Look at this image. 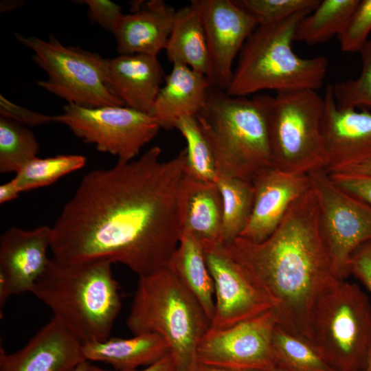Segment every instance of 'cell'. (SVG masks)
<instances>
[{
  "label": "cell",
  "mask_w": 371,
  "mask_h": 371,
  "mask_svg": "<svg viewBox=\"0 0 371 371\" xmlns=\"http://www.w3.org/2000/svg\"><path fill=\"white\" fill-rule=\"evenodd\" d=\"M161 153L154 146L85 175L52 227L53 258L117 262L139 278L167 267L182 234L178 192L186 150L168 161Z\"/></svg>",
  "instance_id": "6da1fadb"
},
{
  "label": "cell",
  "mask_w": 371,
  "mask_h": 371,
  "mask_svg": "<svg viewBox=\"0 0 371 371\" xmlns=\"http://www.w3.org/2000/svg\"><path fill=\"white\" fill-rule=\"evenodd\" d=\"M273 303L276 325L313 344L312 317L321 296L338 280L323 243L311 188L291 207L267 239L240 236L223 245Z\"/></svg>",
  "instance_id": "7a4b0ae2"
},
{
  "label": "cell",
  "mask_w": 371,
  "mask_h": 371,
  "mask_svg": "<svg viewBox=\"0 0 371 371\" xmlns=\"http://www.w3.org/2000/svg\"><path fill=\"white\" fill-rule=\"evenodd\" d=\"M112 262H63L50 258L30 293L82 344L109 338L121 309Z\"/></svg>",
  "instance_id": "3957f363"
},
{
  "label": "cell",
  "mask_w": 371,
  "mask_h": 371,
  "mask_svg": "<svg viewBox=\"0 0 371 371\" xmlns=\"http://www.w3.org/2000/svg\"><path fill=\"white\" fill-rule=\"evenodd\" d=\"M269 97H234L212 87L196 118L212 150L218 175L252 181L272 166Z\"/></svg>",
  "instance_id": "277c9868"
},
{
  "label": "cell",
  "mask_w": 371,
  "mask_h": 371,
  "mask_svg": "<svg viewBox=\"0 0 371 371\" xmlns=\"http://www.w3.org/2000/svg\"><path fill=\"white\" fill-rule=\"evenodd\" d=\"M308 14L259 25L245 42L225 92L230 96L246 97L263 90L278 93L320 89L328 71L327 58H302L292 47L297 26Z\"/></svg>",
  "instance_id": "5b68a950"
},
{
  "label": "cell",
  "mask_w": 371,
  "mask_h": 371,
  "mask_svg": "<svg viewBox=\"0 0 371 371\" xmlns=\"http://www.w3.org/2000/svg\"><path fill=\"white\" fill-rule=\"evenodd\" d=\"M126 325L134 335L163 337L177 371H189L210 322L199 302L165 267L139 278Z\"/></svg>",
  "instance_id": "8992f818"
},
{
  "label": "cell",
  "mask_w": 371,
  "mask_h": 371,
  "mask_svg": "<svg viewBox=\"0 0 371 371\" xmlns=\"http://www.w3.org/2000/svg\"><path fill=\"white\" fill-rule=\"evenodd\" d=\"M325 103L317 91L295 90L269 97V125L272 166L309 175L325 170Z\"/></svg>",
  "instance_id": "52a82bcc"
},
{
  "label": "cell",
  "mask_w": 371,
  "mask_h": 371,
  "mask_svg": "<svg viewBox=\"0 0 371 371\" xmlns=\"http://www.w3.org/2000/svg\"><path fill=\"white\" fill-rule=\"evenodd\" d=\"M313 344L335 371H360L371 348V305L355 283L336 281L312 317Z\"/></svg>",
  "instance_id": "ba28073f"
},
{
  "label": "cell",
  "mask_w": 371,
  "mask_h": 371,
  "mask_svg": "<svg viewBox=\"0 0 371 371\" xmlns=\"http://www.w3.org/2000/svg\"><path fill=\"white\" fill-rule=\"evenodd\" d=\"M14 34L33 51V59L47 74V80L38 82L41 88L68 104L82 107L125 106L108 85L106 58L80 47L65 46L53 36L45 41Z\"/></svg>",
  "instance_id": "9c48e42d"
},
{
  "label": "cell",
  "mask_w": 371,
  "mask_h": 371,
  "mask_svg": "<svg viewBox=\"0 0 371 371\" xmlns=\"http://www.w3.org/2000/svg\"><path fill=\"white\" fill-rule=\"evenodd\" d=\"M317 199L321 236L335 276L350 273L353 251L371 240V205L339 188L325 170L308 175Z\"/></svg>",
  "instance_id": "30bf717a"
},
{
  "label": "cell",
  "mask_w": 371,
  "mask_h": 371,
  "mask_svg": "<svg viewBox=\"0 0 371 371\" xmlns=\"http://www.w3.org/2000/svg\"><path fill=\"white\" fill-rule=\"evenodd\" d=\"M54 122L66 125L86 143L130 161L150 142L160 126L149 114L126 106L82 107L68 104Z\"/></svg>",
  "instance_id": "8fae6325"
},
{
  "label": "cell",
  "mask_w": 371,
  "mask_h": 371,
  "mask_svg": "<svg viewBox=\"0 0 371 371\" xmlns=\"http://www.w3.org/2000/svg\"><path fill=\"white\" fill-rule=\"evenodd\" d=\"M276 326L271 309L226 328L210 327L197 346L195 361L236 370L273 371Z\"/></svg>",
  "instance_id": "7c38bea8"
},
{
  "label": "cell",
  "mask_w": 371,
  "mask_h": 371,
  "mask_svg": "<svg viewBox=\"0 0 371 371\" xmlns=\"http://www.w3.org/2000/svg\"><path fill=\"white\" fill-rule=\"evenodd\" d=\"M203 249L214 284L211 328H226L273 308V302L227 253L223 244Z\"/></svg>",
  "instance_id": "4fadbf2b"
},
{
  "label": "cell",
  "mask_w": 371,
  "mask_h": 371,
  "mask_svg": "<svg viewBox=\"0 0 371 371\" xmlns=\"http://www.w3.org/2000/svg\"><path fill=\"white\" fill-rule=\"evenodd\" d=\"M203 21L210 59L209 80L226 91L236 57L258 23L235 0H193Z\"/></svg>",
  "instance_id": "5bb4252c"
},
{
  "label": "cell",
  "mask_w": 371,
  "mask_h": 371,
  "mask_svg": "<svg viewBox=\"0 0 371 371\" xmlns=\"http://www.w3.org/2000/svg\"><path fill=\"white\" fill-rule=\"evenodd\" d=\"M252 183V209L240 237L259 243L274 232L292 205L311 188V183L308 175L271 166L258 172Z\"/></svg>",
  "instance_id": "9a60e30c"
},
{
  "label": "cell",
  "mask_w": 371,
  "mask_h": 371,
  "mask_svg": "<svg viewBox=\"0 0 371 371\" xmlns=\"http://www.w3.org/2000/svg\"><path fill=\"white\" fill-rule=\"evenodd\" d=\"M324 99L326 171L332 174L371 157V109L339 108L331 85L326 86Z\"/></svg>",
  "instance_id": "2e32d148"
},
{
  "label": "cell",
  "mask_w": 371,
  "mask_h": 371,
  "mask_svg": "<svg viewBox=\"0 0 371 371\" xmlns=\"http://www.w3.org/2000/svg\"><path fill=\"white\" fill-rule=\"evenodd\" d=\"M82 344L52 317L19 350L0 347V371H71L86 360Z\"/></svg>",
  "instance_id": "e0dca14e"
},
{
  "label": "cell",
  "mask_w": 371,
  "mask_h": 371,
  "mask_svg": "<svg viewBox=\"0 0 371 371\" xmlns=\"http://www.w3.org/2000/svg\"><path fill=\"white\" fill-rule=\"evenodd\" d=\"M52 229L43 225L30 230L12 227L0 237V276L12 295L30 292L50 258Z\"/></svg>",
  "instance_id": "ac0fdd59"
},
{
  "label": "cell",
  "mask_w": 371,
  "mask_h": 371,
  "mask_svg": "<svg viewBox=\"0 0 371 371\" xmlns=\"http://www.w3.org/2000/svg\"><path fill=\"white\" fill-rule=\"evenodd\" d=\"M176 10L162 0H152L132 13L122 14L112 32L120 55L157 56L165 49Z\"/></svg>",
  "instance_id": "d6986e66"
},
{
  "label": "cell",
  "mask_w": 371,
  "mask_h": 371,
  "mask_svg": "<svg viewBox=\"0 0 371 371\" xmlns=\"http://www.w3.org/2000/svg\"><path fill=\"white\" fill-rule=\"evenodd\" d=\"M178 210L182 232L203 248L223 244V201L215 182L183 174L178 192Z\"/></svg>",
  "instance_id": "ffe728a7"
},
{
  "label": "cell",
  "mask_w": 371,
  "mask_h": 371,
  "mask_svg": "<svg viewBox=\"0 0 371 371\" xmlns=\"http://www.w3.org/2000/svg\"><path fill=\"white\" fill-rule=\"evenodd\" d=\"M164 78L157 56L137 54L107 59L112 92L126 106L149 115Z\"/></svg>",
  "instance_id": "44dd1931"
},
{
  "label": "cell",
  "mask_w": 371,
  "mask_h": 371,
  "mask_svg": "<svg viewBox=\"0 0 371 371\" xmlns=\"http://www.w3.org/2000/svg\"><path fill=\"white\" fill-rule=\"evenodd\" d=\"M164 80L150 115L160 128L170 130L180 118L196 116L212 86L205 76L181 64H173Z\"/></svg>",
  "instance_id": "7402d4cb"
},
{
  "label": "cell",
  "mask_w": 371,
  "mask_h": 371,
  "mask_svg": "<svg viewBox=\"0 0 371 371\" xmlns=\"http://www.w3.org/2000/svg\"><path fill=\"white\" fill-rule=\"evenodd\" d=\"M88 361H101L115 370H136L149 366L170 353L166 341L155 333H140L131 338H108L82 344Z\"/></svg>",
  "instance_id": "603a6c76"
},
{
  "label": "cell",
  "mask_w": 371,
  "mask_h": 371,
  "mask_svg": "<svg viewBox=\"0 0 371 371\" xmlns=\"http://www.w3.org/2000/svg\"><path fill=\"white\" fill-rule=\"evenodd\" d=\"M165 50L172 64L188 66L209 78L210 59L206 36L200 11L193 0L176 11Z\"/></svg>",
  "instance_id": "cb8c5ba5"
},
{
  "label": "cell",
  "mask_w": 371,
  "mask_h": 371,
  "mask_svg": "<svg viewBox=\"0 0 371 371\" xmlns=\"http://www.w3.org/2000/svg\"><path fill=\"white\" fill-rule=\"evenodd\" d=\"M167 267L199 302L211 323L214 311V284L203 247L189 234L182 232Z\"/></svg>",
  "instance_id": "d4e9b609"
},
{
  "label": "cell",
  "mask_w": 371,
  "mask_h": 371,
  "mask_svg": "<svg viewBox=\"0 0 371 371\" xmlns=\"http://www.w3.org/2000/svg\"><path fill=\"white\" fill-rule=\"evenodd\" d=\"M359 2V0H320L318 5L298 23L294 41L314 45L339 36Z\"/></svg>",
  "instance_id": "484cf974"
},
{
  "label": "cell",
  "mask_w": 371,
  "mask_h": 371,
  "mask_svg": "<svg viewBox=\"0 0 371 371\" xmlns=\"http://www.w3.org/2000/svg\"><path fill=\"white\" fill-rule=\"evenodd\" d=\"M216 183L223 201V245L240 236L249 218L253 201L252 181L218 175Z\"/></svg>",
  "instance_id": "4316f807"
},
{
  "label": "cell",
  "mask_w": 371,
  "mask_h": 371,
  "mask_svg": "<svg viewBox=\"0 0 371 371\" xmlns=\"http://www.w3.org/2000/svg\"><path fill=\"white\" fill-rule=\"evenodd\" d=\"M272 348L280 371H335L311 344L276 326Z\"/></svg>",
  "instance_id": "83f0119b"
},
{
  "label": "cell",
  "mask_w": 371,
  "mask_h": 371,
  "mask_svg": "<svg viewBox=\"0 0 371 371\" xmlns=\"http://www.w3.org/2000/svg\"><path fill=\"white\" fill-rule=\"evenodd\" d=\"M175 128L187 143L184 175L200 181L216 183L218 171L214 156L196 117L180 118Z\"/></svg>",
  "instance_id": "f1b7e54d"
},
{
  "label": "cell",
  "mask_w": 371,
  "mask_h": 371,
  "mask_svg": "<svg viewBox=\"0 0 371 371\" xmlns=\"http://www.w3.org/2000/svg\"><path fill=\"white\" fill-rule=\"evenodd\" d=\"M39 145L26 126L1 116L0 172L15 174L36 158Z\"/></svg>",
  "instance_id": "f546056e"
},
{
  "label": "cell",
  "mask_w": 371,
  "mask_h": 371,
  "mask_svg": "<svg viewBox=\"0 0 371 371\" xmlns=\"http://www.w3.org/2000/svg\"><path fill=\"white\" fill-rule=\"evenodd\" d=\"M85 164L86 157L80 155L36 157L19 170L12 179L21 192H26L47 186Z\"/></svg>",
  "instance_id": "4dcf8cb0"
},
{
  "label": "cell",
  "mask_w": 371,
  "mask_h": 371,
  "mask_svg": "<svg viewBox=\"0 0 371 371\" xmlns=\"http://www.w3.org/2000/svg\"><path fill=\"white\" fill-rule=\"evenodd\" d=\"M361 71L355 79L333 85V92L339 108L371 109V38L359 52Z\"/></svg>",
  "instance_id": "1f68e13d"
},
{
  "label": "cell",
  "mask_w": 371,
  "mask_h": 371,
  "mask_svg": "<svg viewBox=\"0 0 371 371\" xmlns=\"http://www.w3.org/2000/svg\"><path fill=\"white\" fill-rule=\"evenodd\" d=\"M257 21L268 25L284 21L299 13H311L320 0H235Z\"/></svg>",
  "instance_id": "d6a6232c"
},
{
  "label": "cell",
  "mask_w": 371,
  "mask_h": 371,
  "mask_svg": "<svg viewBox=\"0 0 371 371\" xmlns=\"http://www.w3.org/2000/svg\"><path fill=\"white\" fill-rule=\"evenodd\" d=\"M370 32L371 0H359L346 28L337 36L341 50L346 53H359L369 40Z\"/></svg>",
  "instance_id": "836d02e7"
},
{
  "label": "cell",
  "mask_w": 371,
  "mask_h": 371,
  "mask_svg": "<svg viewBox=\"0 0 371 371\" xmlns=\"http://www.w3.org/2000/svg\"><path fill=\"white\" fill-rule=\"evenodd\" d=\"M333 182L348 194L371 205V175L329 174Z\"/></svg>",
  "instance_id": "e575fe53"
},
{
  "label": "cell",
  "mask_w": 371,
  "mask_h": 371,
  "mask_svg": "<svg viewBox=\"0 0 371 371\" xmlns=\"http://www.w3.org/2000/svg\"><path fill=\"white\" fill-rule=\"evenodd\" d=\"M0 113L3 116L23 125L35 126L54 122V116H49L32 111L8 101L3 96L0 97Z\"/></svg>",
  "instance_id": "d590c367"
},
{
  "label": "cell",
  "mask_w": 371,
  "mask_h": 371,
  "mask_svg": "<svg viewBox=\"0 0 371 371\" xmlns=\"http://www.w3.org/2000/svg\"><path fill=\"white\" fill-rule=\"evenodd\" d=\"M91 19L101 27L111 31L117 19L122 14L121 8L109 0H85Z\"/></svg>",
  "instance_id": "8d00e7d4"
},
{
  "label": "cell",
  "mask_w": 371,
  "mask_h": 371,
  "mask_svg": "<svg viewBox=\"0 0 371 371\" xmlns=\"http://www.w3.org/2000/svg\"><path fill=\"white\" fill-rule=\"evenodd\" d=\"M349 268L350 275L371 292V240L363 243L353 251Z\"/></svg>",
  "instance_id": "74e56055"
},
{
  "label": "cell",
  "mask_w": 371,
  "mask_h": 371,
  "mask_svg": "<svg viewBox=\"0 0 371 371\" xmlns=\"http://www.w3.org/2000/svg\"><path fill=\"white\" fill-rule=\"evenodd\" d=\"M89 371H177V369L170 353H168L157 362L141 370H109L102 369L96 366L90 365Z\"/></svg>",
  "instance_id": "f35d334b"
},
{
  "label": "cell",
  "mask_w": 371,
  "mask_h": 371,
  "mask_svg": "<svg viewBox=\"0 0 371 371\" xmlns=\"http://www.w3.org/2000/svg\"><path fill=\"white\" fill-rule=\"evenodd\" d=\"M20 192L13 179L1 184L0 186V203L3 204L16 199Z\"/></svg>",
  "instance_id": "ab89813d"
},
{
  "label": "cell",
  "mask_w": 371,
  "mask_h": 371,
  "mask_svg": "<svg viewBox=\"0 0 371 371\" xmlns=\"http://www.w3.org/2000/svg\"><path fill=\"white\" fill-rule=\"evenodd\" d=\"M352 175H371V157L339 172ZM333 174V173H332Z\"/></svg>",
  "instance_id": "60d3db41"
},
{
  "label": "cell",
  "mask_w": 371,
  "mask_h": 371,
  "mask_svg": "<svg viewBox=\"0 0 371 371\" xmlns=\"http://www.w3.org/2000/svg\"><path fill=\"white\" fill-rule=\"evenodd\" d=\"M189 371H243V370H236L232 369H227L221 367L212 366L205 365L195 362Z\"/></svg>",
  "instance_id": "b9f144b4"
},
{
  "label": "cell",
  "mask_w": 371,
  "mask_h": 371,
  "mask_svg": "<svg viewBox=\"0 0 371 371\" xmlns=\"http://www.w3.org/2000/svg\"><path fill=\"white\" fill-rule=\"evenodd\" d=\"M90 365L89 361L85 360L82 361L71 371H89Z\"/></svg>",
  "instance_id": "7bdbcfd3"
},
{
  "label": "cell",
  "mask_w": 371,
  "mask_h": 371,
  "mask_svg": "<svg viewBox=\"0 0 371 371\" xmlns=\"http://www.w3.org/2000/svg\"><path fill=\"white\" fill-rule=\"evenodd\" d=\"M360 371H371V348L368 352L365 363Z\"/></svg>",
  "instance_id": "ee69618b"
},
{
  "label": "cell",
  "mask_w": 371,
  "mask_h": 371,
  "mask_svg": "<svg viewBox=\"0 0 371 371\" xmlns=\"http://www.w3.org/2000/svg\"><path fill=\"white\" fill-rule=\"evenodd\" d=\"M273 371H280V370L278 369H275Z\"/></svg>",
  "instance_id": "f6af8a7d"
}]
</instances>
